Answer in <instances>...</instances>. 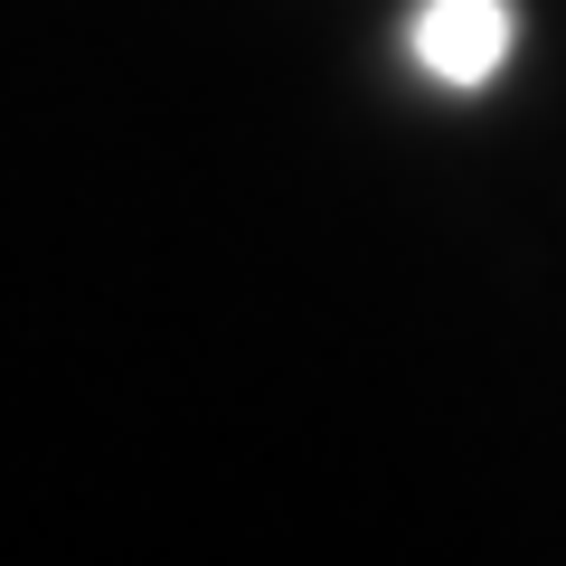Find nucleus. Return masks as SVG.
Instances as JSON below:
<instances>
[{
  "label": "nucleus",
  "instance_id": "obj_1",
  "mask_svg": "<svg viewBox=\"0 0 566 566\" xmlns=\"http://www.w3.org/2000/svg\"><path fill=\"white\" fill-rule=\"evenodd\" d=\"M416 57L444 85H491L510 57V0H424Z\"/></svg>",
  "mask_w": 566,
  "mask_h": 566
}]
</instances>
